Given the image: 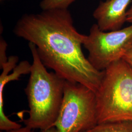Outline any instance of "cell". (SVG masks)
I'll use <instances>...</instances> for the list:
<instances>
[{
	"label": "cell",
	"instance_id": "1",
	"mask_svg": "<svg viewBox=\"0 0 132 132\" xmlns=\"http://www.w3.org/2000/svg\"><path fill=\"white\" fill-rule=\"evenodd\" d=\"M14 33L36 46L39 58L66 81L84 85L95 93L104 71L95 69L82 50L86 35L75 28L67 9L42 10L24 14L14 27Z\"/></svg>",
	"mask_w": 132,
	"mask_h": 132
},
{
	"label": "cell",
	"instance_id": "2",
	"mask_svg": "<svg viewBox=\"0 0 132 132\" xmlns=\"http://www.w3.org/2000/svg\"><path fill=\"white\" fill-rule=\"evenodd\" d=\"M33 62L28 83L24 89L29 108L24 120L26 126L42 132L53 127L61 107L65 80L48 72L41 61L36 46L29 43Z\"/></svg>",
	"mask_w": 132,
	"mask_h": 132
},
{
	"label": "cell",
	"instance_id": "3",
	"mask_svg": "<svg viewBox=\"0 0 132 132\" xmlns=\"http://www.w3.org/2000/svg\"><path fill=\"white\" fill-rule=\"evenodd\" d=\"M95 95L97 123L132 121V67L123 59L114 62Z\"/></svg>",
	"mask_w": 132,
	"mask_h": 132
},
{
	"label": "cell",
	"instance_id": "4",
	"mask_svg": "<svg viewBox=\"0 0 132 132\" xmlns=\"http://www.w3.org/2000/svg\"><path fill=\"white\" fill-rule=\"evenodd\" d=\"M97 124L96 95L78 83L65 80L64 97L56 121L57 132H84Z\"/></svg>",
	"mask_w": 132,
	"mask_h": 132
},
{
	"label": "cell",
	"instance_id": "5",
	"mask_svg": "<svg viewBox=\"0 0 132 132\" xmlns=\"http://www.w3.org/2000/svg\"><path fill=\"white\" fill-rule=\"evenodd\" d=\"M132 45V24L117 30L104 31L94 24L83 42L89 52V61L99 71H104L114 62L122 59Z\"/></svg>",
	"mask_w": 132,
	"mask_h": 132
},
{
	"label": "cell",
	"instance_id": "6",
	"mask_svg": "<svg viewBox=\"0 0 132 132\" xmlns=\"http://www.w3.org/2000/svg\"><path fill=\"white\" fill-rule=\"evenodd\" d=\"M18 60V57L10 56L7 61L0 66L3 70L0 76V130L3 131L16 129L20 126L19 123L11 120L4 113L3 94L5 86L9 82L18 80L21 76L30 72L31 64L23 61L17 65Z\"/></svg>",
	"mask_w": 132,
	"mask_h": 132
},
{
	"label": "cell",
	"instance_id": "7",
	"mask_svg": "<svg viewBox=\"0 0 132 132\" xmlns=\"http://www.w3.org/2000/svg\"><path fill=\"white\" fill-rule=\"evenodd\" d=\"M132 0L101 1L94 10L93 17L99 28L104 31L121 29L127 17V9Z\"/></svg>",
	"mask_w": 132,
	"mask_h": 132
},
{
	"label": "cell",
	"instance_id": "8",
	"mask_svg": "<svg viewBox=\"0 0 132 132\" xmlns=\"http://www.w3.org/2000/svg\"><path fill=\"white\" fill-rule=\"evenodd\" d=\"M84 132H132V121L99 123Z\"/></svg>",
	"mask_w": 132,
	"mask_h": 132
},
{
	"label": "cell",
	"instance_id": "9",
	"mask_svg": "<svg viewBox=\"0 0 132 132\" xmlns=\"http://www.w3.org/2000/svg\"><path fill=\"white\" fill-rule=\"evenodd\" d=\"M76 0H42L40 6L42 10L52 9H67Z\"/></svg>",
	"mask_w": 132,
	"mask_h": 132
},
{
	"label": "cell",
	"instance_id": "10",
	"mask_svg": "<svg viewBox=\"0 0 132 132\" xmlns=\"http://www.w3.org/2000/svg\"><path fill=\"white\" fill-rule=\"evenodd\" d=\"M7 44L4 39L1 38L0 41V66L7 61L9 57L6 56Z\"/></svg>",
	"mask_w": 132,
	"mask_h": 132
},
{
	"label": "cell",
	"instance_id": "11",
	"mask_svg": "<svg viewBox=\"0 0 132 132\" xmlns=\"http://www.w3.org/2000/svg\"><path fill=\"white\" fill-rule=\"evenodd\" d=\"M122 59L132 67V45L124 54Z\"/></svg>",
	"mask_w": 132,
	"mask_h": 132
},
{
	"label": "cell",
	"instance_id": "12",
	"mask_svg": "<svg viewBox=\"0 0 132 132\" xmlns=\"http://www.w3.org/2000/svg\"><path fill=\"white\" fill-rule=\"evenodd\" d=\"M1 132H33L32 129L28 127V126H25L24 127H21L19 129L11 130L10 131H1Z\"/></svg>",
	"mask_w": 132,
	"mask_h": 132
},
{
	"label": "cell",
	"instance_id": "13",
	"mask_svg": "<svg viewBox=\"0 0 132 132\" xmlns=\"http://www.w3.org/2000/svg\"><path fill=\"white\" fill-rule=\"evenodd\" d=\"M126 21L128 23L132 24V6L127 12Z\"/></svg>",
	"mask_w": 132,
	"mask_h": 132
},
{
	"label": "cell",
	"instance_id": "14",
	"mask_svg": "<svg viewBox=\"0 0 132 132\" xmlns=\"http://www.w3.org/2000/svg\"><path fill=\"white\" fill-rule=\"evenodd\" d=\"M44 132H57L56 129L55 127H52L51 128L47 130H46Z\"/></svg>",
	"mask_w": 132,
	"mask_h": 132
}]
</instances>
